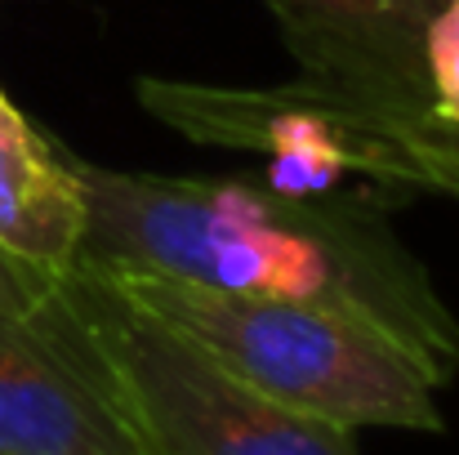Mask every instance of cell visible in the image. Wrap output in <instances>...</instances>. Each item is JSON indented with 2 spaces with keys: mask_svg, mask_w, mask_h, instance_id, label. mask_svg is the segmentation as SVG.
<instances>
[{
  "mask_svg": "<svg viewBox=\"0 0 459 455\" xmlns=\"http://www.w3.org/2000/svg\"><path fill=\"white\" fill-rule=\"evenodd\" d=\"M0 455H152L63 277L0 312Z\"/></svg>",
  "mask_w": 459,
  "mask_h": 455,
  "instance_id": "5",
  "label": "cell"
},
{
  "mask_svg": "<svg viewBox=\"0 0 459 455\" xmlns=\"http://www.w3.org/2000/svg\"><path fill=\"white\" fill-rule=\"evenodd\" d=\"M264 398L343 429L442 433L437 384L375 326L299 300L178 277H112Z\"/></svg>",
  "mask_w": 459,
  "mask_h": 455,
  "instance_id": "2",
  "label": "cell"
},
{
  "mask_svg": "<svg viewBox=\"0 0 459 455\" xmlns=\"http://www.w3.org/2000/svg\"><path fill=\"white\" fill-rule=\"evenodd\" d=\"M85 214L76 156L45 139L0 90V250L63 277L81 255Z\"/></svg>",
  "mask_w": 459,
  "mask_h": 455,
  "instance_id": "7",
  "label": "cell"
},
{
  "mask_svg": "<svg viewBox=\"0 0 459 455\" xmlns=\"http://www.w3.org/2000/svg\"><path fill=\"white\" fill-rule=\"evenodd\" d=\"M85 241L76 264L108 277H178L348 312L442 389L459 371V317L375 197H295L268 179L108 170L76 156Z\"/></svg>",
  "mask_w": 459,
  "mask_h": 455,
  "instance_id": "1",
  "label": "cell"
},
{
  "mask_svg": "<svg viewBox=\"0 0 459 455\" xmlns=\"http://www.w3.org/2000/svg\"><path fill=\"white\" fill-rule=\"evenodd\" d=\"M63 282L108 353L152 455H361L352 429L241 384L108 273L72 264Z\"/></svg>",
  "mask_w": 459,
  "mask_h": 455,
  "instance_id": "3",
  "label": "cell"
},
{
  "mask_svg": "<svg viewBox=\"0 0 459 455\" xmlns=\"http://www.w3.org/2000/svg\"><path fill=\"white\" fill-rule=\"evenodd\" d=\"M424 76L433 117L459 126V0H446L424 31Z\"/></svg>",
  "mask_w": 459,
  "mask_h": 455,
  "instance_id": "8",
  "label": "cell"
},
{
  "mask_svg": "<svg viewBox=\"0 0 459 455\" xmlns=\"http://www.w3.org/2000/svg\"><path fill=\"white\" fill-rule=\"evenodd\" d=\"M299 72L406 130L429 117L424 31L446 0H264Z\"/></svg>",
  "mask_w": 459,
  "mask_h": 455,
  "instance_id": "6",
  "label": "cell"
},
{
  "mask_svg": "<svg viewBox=\"0 0 459 455\" xmlns=\"http://www.w3.org/2000/svg\"><path fill=\"white\" fill-rule=\"evenodd\" d=\"M134 99L148 117L201 148L268 156V183L295 197H321L343 174H366L384 188L420 192L402 126L357 94L321 85L304 72L290 85L139 76Z\"/></svg>",
  "mask_w": 459,
  "mask_h": 455,
  "instance_id": "4",
  "label": "cell"
},
{
  "mask_svg": "<svg viewBox=\"0 0 459 455\" xmlns=\"http://www.w3.org/2000/svg\"><path fill=\"white\" fill-rule=\"evenodd\" d=\"M406 152L415 161L420 192H446L459 197V126L437 121L433 112L420 117L406 130Z\"/></svg>",
  "mask_w": 459,
  "mask_h": 455,
  "instance_id": "9",
  "label": "cell"
},
{
  "mask_svg": "<svg viewBox=\"0 0 459 455\" xmlns=\"http://www.w3.org/2000/svg\"><path fill=\"white\" fill-rule=\"evenodd\" d=\"M54 282L58 277H49V273H40V268H31V264H22V259H13V255L0 250V312L31 308Z\"/></svg>",
  "mask_w": 459,
  "mask_h": 455,
  "instance_id": "10",
  "label": "cell"
}]
</instances>
